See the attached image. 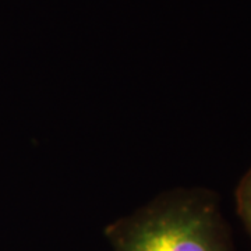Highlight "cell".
I'll return each instance as SVG.
<instances>
[{
	"mask_svg": "<svg viewBox=\"0 0 251 251\" xmlns=\"http://www.w3.org/2000/svg\"><path fill=\"white\" fill-rule=\"evenodd\" d=\"M236 204L237 212L251 234V168L243 176L239 187L236 190Z\"/></svg>",
	"mask_w": 251,
	"mask_h": 251,
	"instance_id": "7a4b0ae2",
	"label": "cell"
},
{
	"mask_svg": "<svg viewBox=\"0 0 251 251\" xmlns=\"http://www.w3.org/2000/svg\"><path fill=\"white\" fill-rule=\"evenodd\" d=\"M113 251H230L215 201L173 191L109 225Z\"/></svg>",
	"mask_w": 251,
	"mask_h": 251,
	"instance_id": "6da1fadb",
	"label": "cell"
}]
</instances>
